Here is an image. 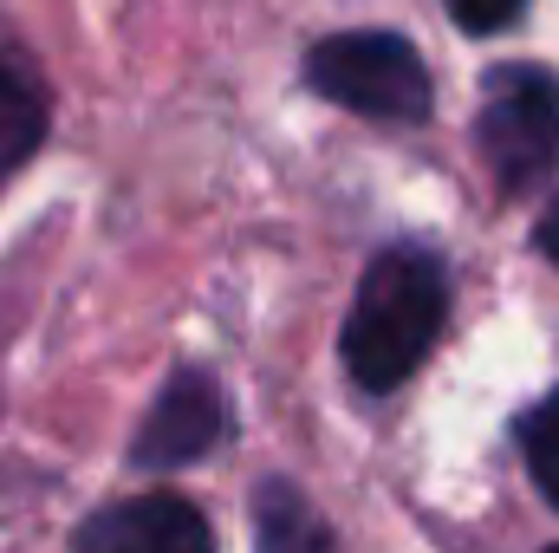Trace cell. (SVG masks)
I'll return each mask as SVG.
<instances>
[{"instance_id": "277c9868", "label": "cell", "mask_w": 559, "mask_h": 553, "mask_svg": "<svg viewBox=\"0 0 559 553\" xmlns=\"http://www.w3.org/2000/svg\"><path fill=\"white\" fill-rule=\"evenodd\" d=\"M222 436H228L222 385H215L209 372L182 365V372L156 391V404H150V416H143L131 456H138V469H182V462H202Z\"/></svg>"}, {"instance_id": "6da1fadb", "label": "cell", "mask_w": 559, "mask_h": 553, "mask_svg": "<svg viewBox=\"0 0 559 553\" xmlns=\"http://www.w3.org/2000/svg\"><path fill=\"white\" fill-rule=\"evenodd\" d=\"M449 319V268L436 248L423 242H397L384 248L365 280H358V299L345 313V372L352 385L365 391H397L436 345Z\"/></svg>"}, {"instance_id": "8fae6325", "label": "cell", "mask_w": 559, "mask_h": 553, "mask_svg": "<svg viewBox=\"0 0 559 553\" xmlns=\"http://www.w3.org/2000/svg\"><path fill=\"white\" fill-rule=\"evenodd\" d=\"M547 553H559V548H547Z\"/></svg>"}, {"instance_id": "8992f818", "label": "cell", "mask_w": 559, "mask_h": 553, "mask_svg": "<svg viewBox=\"0 0 559 553\" xmlns=\"http://www.w3.org/2000/svg\"><path fill=\"white\" fill-rule=\"evenodd\" d=\"M254 534H261V553H332V528L293 482L254 489Z\"/></svg>"}, {"instance_id": "9c48e42d", "label": "cell", "mask_w": 559, "mask_h": 553, "mask_svg": "<svg viewBox=\"0 0 559 553\" xmlns=\"http://www.w3.org/2000/svg\"><path fill=\"white\" fill-rule=\"evenodd\" d=\"M449 13L462 33H501L527 13V0H449Z\"/></svg>"}, {"instance_id": "7a4b0ae2", "label": "cell", "mask_w": 559, "mask_h": 553, "mask_svg": "<svg viewBox=\"0 0 559 553\" xmlns=\"http://www.w3.org/2000/svg\"><path fill=\"white\" fill-rule=\"evenodd\" d=\"M306 85L358 118H384V125H417L429 118V66L404 33H332L306 52Z\"/></svg>"}, {"instance_id": "52a82bcc", "label": "cell", "mask_w": 559, "mask_h": 553, "mask_svg": "<svg viewBox=\"0 0 559 553\" xmlns=\"http://www.w3.org/2000/svg\"><path fill=\"white\" fill-rule=\"evenodd\" d=\"M521 456H527L534 489L559 508V391H547L534 411L521 416Z\"/></svg>"}, {"instance_id": "3957f363", "label": "cell", "mask_w": 559, "mask_h": 553, "mask_svg": "<svg viewBox=\"0 0 559 553\" xmlns=\"http://www.w3.org/2000/svg\"><path fill=\"white\" fill-rule=\"evenodd\" d=\"M475 138L508 196L540 189L559 163V79L547 66H495Z\"/></svg>"}, {"instance_id": "30bf717a", "label": "cell", "mask_w": 559, "mask_h": 553, "mask_svg": "<svg viewBox=\"0 0 559 553\" xmlns=\"http://www.w3.org/2000/svg\"><path fill=\"white\" fill-rule=\"evenodd\" d=\"M534 248H540V255L559 268V196L547 202V215H540V228H534Z\"/></svg>"}, {"instance_id": "ba28073f", "label": "cell", "mask_w": 559, "mask_h": 553, "mask_svg": "<svg viewBox=\"0 0 559 553\" xmlns=\"http://www.w3.org/2000/svg\"><path fill=\"white\" fill-rule=\"evenodd\" d=\"M33 138H39V105H33V92H26V79L0 59V176H7L13 163H26Z\"/></svg>"}, {"instance_id": "5b68a950", "label": "cell", "mask_w": 559, "mask_h": 553, "mask_svg": "<svg viewBox=\"0 0 559 553\" xmlns=\"http://www.w3.org/2000/svg\"><path fill=\"white\" fill-rule=\"evenodd\" d=\"M72 553H215V528L182 495H138L85 515Z\"/></svg>"}]
</instances>
